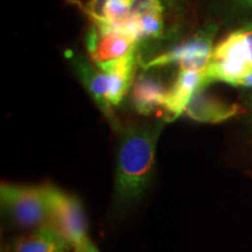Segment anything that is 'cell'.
<instances>
[{
	"instance_id": "6da1fadb",
	"label": "cell",
	"mask_w": 252,
	"mask_h": 252,
	"mask_svg": "<svg viewBox=\"0 0 252 252\" xmlns=\"http://www.w3.org/2000/svg\"><path fill=\"white\" fill-rule=\"evenodd\" d=\"M163 121L121 127L116 160L115 201L118 207L137 202L146 193L156 169V152Z\"/></svg>"
},
{
	"instance_id": "7a4b0ae2",
	"label": "cell",
	"mask_w": 252,
	"mask_h": 252,
	"mask_svg": "<svg viewBox=\"0 0 252 252\" xmlns=\"http://www.w3.org/2000/svg\"><path fill=\"white\" fill-rule=\"evenodd\" d=\"M252 71V24L232 32L214 48L203 75L207 86L216 81L231 84Z\"/></svg>"
},
{
	"instance_id": "3957f363",
	"label": "cell",
	"mask_w": 252,
	"mask_h": 252,
	"mask_svg": "<svg viewBox=\"0 0 252 252\" xmlns=\"http://www.w3.org/2000/svg\"><path fill=\"white\" fill-rule=\"evenodd\" d=\"M0 201L6 213L19 226L37 229L48 224L49 206L47 186L1 184Z\"/></svg>"
},
{
	"instance_id": "277c9868",
	"label": "cell",
	"mask_w": 252,
	"mask_h": 252,
	"mask_svg": "<svg viewBox=\"0 0 252 252\" xmlns=\"http://www.w3.org/2000/svg\"><path fill=\"white\" fill-rule=\"evenodd\" d=\"M216 34L217 26L209 25L197 31L189 39L182 41L180 45L144 63L143 67L149 70L163 65L178 64L181 71L202 72L212 59Z\"/></svg>"
},
{
	"instance_id": "5b68a950",
	"label": "cell",
	"mask_w": 252,
	"mask_h": 252,
	"mask_svg": "<svg viewBox=\"0 0 252 252\" xmlns=\"http://www.w3.org/2000/svg\"><path fill=\"white\" fill-rule=\"evenodd\" d=\"M47 195L49 206L48 224L67 239L74 251L77 250L90 238L88 236L86 213L81 201L53 186H47Z\"/></svg>"
},
{
	"instance_id": "8992f818",
	"label": "cell",
	"mask_w": 252,
	"mask_h": 252,
	"mask_svg": "<svg viewBox=\"0 0 252 252\" xmlns=\"http://www.w3.org/2000/svg\"><path fill=\"white\" fill-rule=\"evenodd\" d=\"M139 43L131 34L116 28L93 24L87 34V49L96 67L106 65L137 53Z\"/></svg>"
},
{
	"instance_id": "52a82bcc",
	"label": "cell",
	"mask_w": 252,
	"mask_h": 252,
	"mask_svg": "<svg viewBox=\"0 0 252 252\" xmlns=\"http://www.w3.org/2000/svg\"><path fill=\"white\" fill-rule=\"evenodd\" d=\"M72 63L76 68L82 83H83L88 93L98 105L100 111L105 115V117L109 119V122L111 123V125L116 130H121L122 126L116 119L113 108L110 104L109 84L105 71L96 67L91 61H88L87 59L82 58L81 55L72 56Z\"/></svg>"
},
{
	"instance_id": "ba28073f",
	"label": "cell",
	"mask_w": 252,
	"mask_h": 252,
	"mask_svg": "<svg viewBox=\"0 0 252 252\" xmlns=\"http://www.w3.org/2000/svg\"><path fill=\"white\" fill-rule=\"evenodd\" d=\"M207 87L204 75L197 71L179 70L173 86L168 89L167 103L165 108V122H173L179 118L197 91Z\"/></svg>"
},
{
	"instance_id": "9c48e42d",
	"label": "cell",
	"mask_w": 252,
	"mask_h": 252,
	"mask_svg": "<svg viewBox=\"0 0 252 252\" xmlns=\"http://www.w3.org/2000/svg\"><path fill=\"white\" fill-rule=\"evenodd\" d=\"M167 96L168 89L152 74L143 72L132 86V104L139 115L151 116L158 111H165Z\"/></svg>"
},
{
	"instance_id": "30bf717a",
	"label": "cell",
	"mask_w": 252,
	"mask_h": 252,
	"mask_svg": "<svg viewBox=\"0 0 252 252\" xmlns=\"http://www.w3.org/2000/svg\"><path fill=\"white\" fill-rule=\"evenodd\" d=\"M241 112L236 104H226L204 93L197 91L185 110V115L201 123H220L235 117Z\"/></svg>"
},
{
	"instance_id": "8fae6325",
	"label": "cell",
	"mask_w": 252,
	"mask_h": 252,
	"mask_svg": "<svg viewBox=\"0 0 252 252\" xmlns=\"http://www.w3.org/2000/svg\"><path fill=\"white\" fill-rule=\"evenodd\" d=\"M74 248L58 230L46 224L34 229L33 234L19 238L13 252H72Z\"/></svg>"
},
{
	"instance_id": "7c38bea8",
	"label": "cell",
	"mask_w": 252,
	"mask_h": 252,
	"mask_svg": "<svg viewBox=\"0 0 252 252\" xmlns=\"http://www.w3.org/2000/svg\"><path fill=\"white\" fill-rule=\"evenodd\" d=\"M232 86L236 87H245V88H252V71L245 75V76L238 78L232 83Z\"/></svg>"
},
{
	"instance_id": "4fadbf2b",
	"label": "cell",
	"mask_w": 252,
	"mask_h": 252,
	"mask_svg": "<svg viewBox=\"0 0 252 252\" xmlns=\"http://www.w3.org/2000/svg\"><path fill=\"white\" fill-rule=\"evenodd\" d=\"M75 252H99V250L97 249L96 245H94V242L89 238L81 248H78L77 250H75Z\"/></svg>"
},
{
	"instance_id": "5bb4252c",
	"label": "cell",
	"mask_w": 252,
	"mask_h": 252,
	"mask_svg": "<svg viewBox=\"0 0 252 252\" xmlns=\"http://www.w3.org/2000/svg\"><path fill=\"white\" fill-rule=\"evenodd\" d=\"M124 1L127 4L128 6V9H130V7L132 6V4L135 1H138V0H124ZM165 1H168V2H172V4H175V5H180L181 6V0H165ZM132 35V34H131ZM134 37V36H133Z\"/></svg>"
},
{
	"instance_id": "9a60e30c",
	"label": "cell",
	"mask_w": 252,
	"mask_h": 252,
	"mask_svg": "<svg viewBox=\"0 0 252 252\" xmlns=\"http://www.w3.org/2000/svg\"><path fill=\"white\" fill-rule=\"evenodd\" d=\"M249 1H250V2H252V0H249Z\"/></svg>"
},
{
	"instance_id": "2e32d148",
	"label": "cell",
	"mask_w": 252,
	"mask_h": 252,
	"mask_svg": "<svg viewBox=\"0 0 252 252\" xmlns=\"http://www.w3.org/2000/svg\"><path fill=\"white\" fill-rule=\"evenodd\" d=\"M72 252H75V251H72Z\"/></svg>"
}]
</instances>
